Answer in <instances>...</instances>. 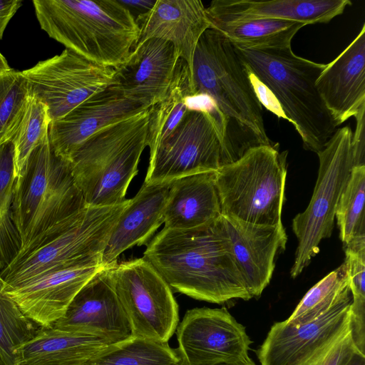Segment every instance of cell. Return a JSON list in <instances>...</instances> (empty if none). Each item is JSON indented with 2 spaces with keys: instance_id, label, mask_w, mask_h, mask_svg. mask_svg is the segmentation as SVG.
Segmentation results:
<instances>
[{
  "instance_id": "cell-1",
  "label": "cell",
  "mask_w": 365,
  "mask_h": 365,
  "mask_svg": "<svg viewBox=\"0 0 365 365\" xmlns=\"http://www.w3.org/2000/svg\"><path fill=\"white\" fill-rule=\"evenodd\" d=\"M174 292L222 304L250 296L232 254L221 215L195 228L163 227L143 252Z\"/></svg>"
},
{
  "instance_id": "cell-2",
  "label": "cell",
  "mask_w": 365,
  "mask_h": 365,
  "mask_svg": "<svg viewBox=\"0 0 365 365\" xmlns=\"http://www.w3.org/2000/svg\"><path fill=\"white\" fill-rule=\"evenodd\" d=\"M191 78L193 93L210 95L225 120L222 166L239 160L252 148L273 144L246 66L234 46L212 29H207L198 41Z\"/></svg>"
},
{
  "instance_id": "cell-3",
  "label": "cell",
  "mask_w": 365,
  "mask_h": 365,
  "mask_svg": "<svg viewBox=\"0 0 365 365\" xmlns=\"http://www.w3.org/2000/svg\"><path fill=\"white\" fill-rule=\"evenodd\" d=\"M41 29L66 48L114 68L136 45L140 29L118 0H34Z\"/></svg>"
},
{
  "instance_id": "cell-4",
  "label": "cell",
  "mask_w": 365,
  "mask_h": 365,
  "mask_svg": "<svg viewBox=\"0 0 365 365\" xmlns=\"http://www.w3.org/2000/svg\"><path fill=\"white\" fill-rule=\"evenodd\" d=\"M234 48L245 66L275 96L304 148L316 153L323 149L337 127L316 88L327 64L297 56L291 46Z\"/></svg>"
},
{
  "instance_id": "cell-5",
  "label": "cell",
  "mask_w": 365,
  "mask_h": 365,
  "mask_svg": "<svg viewBox=\"0 0 365 365\" xmlns=\"http://www.w3.org/2000/svg\"><path fill=\"white\" fill-rule=\"evenodd\" d=\"M148 109L101 128L72 155L71 173L86 206H113L126 200L148 146Z\"/></svg>"
},
{
  "instance_id": "cell-6",
  "label": "cell",
  "mask_w": 365,
  "mask_h": 365,
  "mask_svg": "<svg viewBox=\"0 0 365 365\" xmlns=\"http://www.w3.org/2000/svg\"><path fill=\"white\" fill-rule=\"evenodd\" d=\"M130 199L113 206H86L51 226L1 270L4 288L14 287L61 266L103 255Z\"/></svg>"
},
{
  "instance_id": "cell-7",
  "label": "cell",
  "mask_w": 365,
  "mask_h": 365,
  "mask_svg": "<svg viewBox=\"0 0 365 365\" xmlns=\"http://www.w3.org/2000/svg\"><path fill=\"white\" fill-rule=\"evenodd\" d=\"M85 207L69 161L55 153L48 135L15 179L12 217L21 247Z\"/></svg>"
},
{
  "instance_id": "cell-8",
  "label": "cell",
  "mask_w": 365,
  "mask_h": 365,
  "mask_svg": "<svg viewBox=\"0 0 365 365\" xmlns=\"http://www.w3.org/2000/svg\"><path fill=\"white\" fill-rule=\"evenodd\" d=\"M287 156L278 143L259 145L220 167L215 184L221 215L257 225H282Z\"/></svg>"
},
{
  "instance_id": "cell-9",
  "label": "cell",
  "mask_w": 365,
  "mask_h": 365,
  "mask_svg": "<svg viewBox=\"0 0 365 365\" xmlns=\"http://www.w3.org/2000/svg\"><path fill=\"white\" fill-rule=\"evenodd\" d=\"M352 135L349 126L336 129L317 153L319 167L311 200L292 223L298 241L290 271L292 278L298 277L319 252L321 241L331 235L336 207L354 166Z\"/></svg>"
},
{
  "instance_id": "cell-10",
  "label": "cell",
  "mask_w": 365,
  "mask_h": 365,
  "mask_svg": "<svg viewBox=\"0 0 365 365\" xmlns=\"http://www.w3.org/2000/svg\"><path fill=\"white\" fill-rule=\"evenodd\" d=\"M111 276L133 337L168 340L179 322V308L165 279L143 257L115 263Z\"/></svg>"
},
{
  "instance_id": "cell-11",
  "label": "cell",
  "mask_w": 365,
  "mask_h": 365,
  "mask_svg": "<svg viewBox=\"0 0 365 365\" xmlns=\"http://www.w3.org/2000/svg\"><path fill=\"white\" fill-rule=\"evenodd\" d=\"M21 73L28 81L31 95L47 107L52 121L115 84V69L65 48Z\"/></svg>"
},
{
  "instance_id": "cell-12",
  "label": "cell",
  "mask_w": 365,
  "mask_h": 365,
  "mask_svg": "<svg viewBox=\"0 0 365 365\" xmlns=\"http://www.w3.org/2000/svg\"><path fill=\"white\" fill-rule=\"evenodd\" d=\"M222 137L210 115L187 111L175 128L151 152L145 183L171 182L222 166Z\"/></svg>"
},
{
  "instance_id": "cell-13",
  "label": "cell",
  "mask_w": 365,
  "mask_h": 365,
  "mask_svg": "<svg viewBox=\"0 0 365 365\" xmlns=\"http://www.w3.org/2000/svg\"><path fill=\"white\" fill-rule=\"evenodd\" d=\"M177 348L186 365L245 363L251 341L225 308L187 310L176 329Z\"/></svg>"
},
{
  "instance_id": "cell-14",
  "label": "cell",
  "mask_w": 365,
  "mask_h": 365,
  "mask_svg": "<svg viewBox=\"0 0 365 365\" xmlns=\"http://www.w3.org/2000/svg\"><path fill=\"white\" fill-rule=\"evenodd\" d=\"M351 294L314 320L274 323L257 351L260 365H308L349 330Z\"/></svg>"
},
{
  "instance_id": "cell-15",
  "label": "cell",
  "mask_w": 365,
  "mask_h": 365,
  "mask_svg": "<svg viewBox=\"0 0 365 365\" xmlns=\"http://www.w3.org/2000/svg\"><path fill=\"white\" fill-rule=\"evenodd\" d=\"M105 266L102 255L65 264L2 292L40 327H51L81 289Z\"/></svg>"
},
{
  "instance_id": "cell-16",
  "label": "cell",
  "mask_w": 365,
  "mask_h": 365,
  "mask_svg": "<svg viewBox=\"0 0 365 365\" xmlns=\"http://www.w3.org/2000/svg\"><path fill=\"white\" fill-rule=\"evenodd\" d=\"M111 265L91 277L52 327L100 338L110 344L133 337L128 318L114 289Z\"/></svg>"
},
{
  "instance_id": "cell-17",
  "label": "cell",
  "mask_w": 365,
  "mask_h": 365,
  "mask_svg": "<svg viewBox=\"0 0 365 365\" xmlns=\"http://www.w3.org/2000/svg\"><path fill=\"white\" fill-rule=\"evenodd\" d=\"M145 109L148 108L125 97L120 88L113 84L64 116L52 120L48 128L51 145L57 155L69 161L95 133Z\"/></svg>"
},
{
  "instance_id": "cell-18",
  "label": "cell",
  "mask_w": 365,
  "mask_h": 365,
  "mask_svg": "<svg viewBox=\"0 0 365 365\" xmlns=\"http://www.w3.org/2000/svg\"><path fill=\"white\" fill-rule=\"evenodd\" d=\"M180 58L171 42L147 39L115 68V84L125 97L149 108L165 96Z\"/></svg>"
},
{
  "instance_id": "cell-19",
  "label": "cell",
  "mask_w": 365,
  "mask_h": 365,
  "mask_svg": "<svg viewBox=\"0 0 365 365\" xmlns=\"http://www.w3.org/2000/svg\"><path fill=\"white\" fill-rule=\"evenodd\" d=\"M221 218L247 289L252 298L258 297L272 277L277 253L285 249V230L283 225H257L222 215Z\"/></svg>"
},
{
  "instance_id": "cell-20",
  "label": "cell",
  "mask_w": 365,
  "mask_h": 365,
  "mask_svg": "<svg viewBox=\"0 0 365 365\" xmlns=\"http://www.w3.org/2000/svg\"><path fill=\"white\" fill-rule=\"evenodd\" d=\"M316 88L337 126L365 106V24L351 43L327 66Z\"/></svg>"
},
{
  "instance_id": "cell-21",
  "label": "cell",
  "mask_w": 365,
  "mask_h": 365,
  "mask_svg": "<svg viewBox=\"0 0 365 365\" xmlns=\"http://www.w3.org/2000/svg\"><path fill=\"white\" fill-rule=\"evenodd\" d=\"M135 21L140 33L135 46L151 38L171 42L190 71L198 41L210 27L206 8L200 0H156Z\"/></svg>"
},
{
  "instance_id": "cell-22",
  "label": "cell",
  "mask_w": 365,
  "mask_h": 365,
  "mask_svg": "<svg viewBox=\"0 0 365 365\" xmlns=\"http://www.w3.org/2000/svg\"><path fill=\"white\" fill-rule=\"evenodd\" d=\"M171 182H144L125 207L114 225L102 255L109 266L125 250L145 245L164 222Z\"/></svg>"
},
{
  "instance_id": "cell-23",
  "label": "cell",
  "mask_w": 365,
  "mask_h": 365,
  "mask_svg": "<svg viewBox=\"0 0 365 365\" xmlns=\"http://www.w3.org/2000/svg\"><path fill=\"white\" fill-rule=\"evenodd\" d=\"M349 0H215L206 8L209 21L276 19L303 24L328 23L343 14Z\"/></svg>"
},
{
  "instance_id": "cell-24",
  "label": "cell",
  "mask_w": 365,
  "mask_h": 365,
  "mask_svg": "<svg viewBox=\"0 0 365 365\" xmlns=\"http://www.w3.org/2000/svg\"><path fill=\"white\" fill-rule=\"evenodd\" d=\"M114 345L100 338L53 327H40L14 354L16 365H85Z\"/></svg>"
},
{
  "instance_id": "cell-25",
  "label": "cell",
  "mask_w": 365,
  "mask_h": 365,
  "mask_svg": "<svg viewBox=\"0 0 365 365\" xmlns=\"http://www.w3.org/2000/svg\"><path fill=\"white\" fill-rule=\"evenodd\" d=\"M215 172L196 173L172 181L164 227L192 229L210 223L221 215Z\"/></svg>"
},
{
  "instance_id": "cell-26",
  "label": "cell",
  "mask_w": 365,
  "mask_h": 365,
  "mask_svg": "<svg viewBox=\"0 0 365 365\" xmlns=\"http://www.w3.org/2000/svg\"><path fill=\"white\" fill-rule=\"evenodd\" d=\"M210 23V29L232 45L252 49L289 47L294 35L305 26L296 21L266 19Z\"/></svg>"
},
{
  "instance_id": "cell-27",
  "label": "cell",
  "mask_w": 365,
  "mask_h": 365,
  "mask_svg": "<svg viewBox=\"0 0 365 365\" xmlns=\"http://www.w3.org/2000/svg\"><path fill=\"white\" fill-rule=\"evenodd\" d=\"M192 93L190 68L180 58L165 96L148 109V146L150 152L181 121L187 112L184 98Z\"/></svg>"
},
{
  "instance_id": "cell-28",
  "label": "cell",
  "mask_w": 365,
  "mask_h": 365,
  "mask_svg": "<svg viewBox=\"0 0 365 365\" xmlns=\"http://www.w3.org/2000/svg\"><path fill=\"white\" fill-rule=\"evenodd\" d=\"M85 365H185V361L168 342L133 336Z\"/></svg>"
},
{
  "instance_id": "cell-29",
  "label": "cell",
  "mask_w": 365,
  "mask_h": 365,
  "mask_svg": "<svg viewBox=\"0 0 365 365\" xmlns=\"http://www.w3.org/2000/svg\"><path fill=\"white\" fill-rule=\"evenodd\" d=\"M14 178V148L11 141L0 146V269L6 267L19 253L21 240L12 217Z\"/></svg>"
},
{
  "instance_id": "cell-30",
  "label": "cell",
  "mask_w": 365,
  "mask_h": 365,
  "mask_svg": "<svg viewBox=\"0 0 365 365\" xmlns=\"http://www.w3.org/2000/svg\"><path fill=\"white\" fill-rule=\"evenodd\" d=\"M351 294L343 263L314 284L284 321L290 325H300L314 320Z\"/></svg>"
},
{
  "instance_id": "cell-31",
  "label": "cell",
  "mask_w": 365,
  "mask_h": 365,
  "mask_svg": "<svg viewBox=\"0 0 365 365\" xmlns=\"http://www.w3.org/2000/svg\"><path fill=\"white\" fill-rule=\"evenodd\" d=\"M30 95L28 81L21 71L11 68L0 53V146L12 139Z\"/></svg>"
},
{
  "instance_id": "cell-32",
  "label": "cell",
  "mask_w": 365,
  "mask_h": 365,
  "mask_svg": "<svg viewBox=\"0 0 365 365\" xmlns=\"http://www.w3.org/2000/svg\"><path fill=\"white\" fill-rule=\"evenodd\" d=\"M364 199L365 165L354 166L335 210L344 245L365 236Z\"/></svg>"
},
{
  "instance_id": "cell-33",
  "label": "cell",
  "mask_w": 365,
  "mask_h": 365,
  "mask_svg": "<svg viewBox=\"0 0 365 365\" xmlns=\"http://www.w3.org/2000/svg\"><path fill=\"white\" fill-rule=\"evenodd\" d=\"M51 122L47 107L30 95L24 115L11 140L14 148L15 179L22 173L33 150L48 135Z\"/></svg>"
},
{
  "instance_id": "cell-34",
  "label": "cell",
  "mask_w": 365,
  "mask_h": 365,
  "mask_svg": "<svg viewBox=\"0 0 365 365\" xmlns=\"http://www.w3.org/2000/svg\"><path fill=\"white\" fill-rule=\"evenodd\" d=\"M3 287L0 269V365H16L15 350L31 339L40 327L3 293Z\"/></svg>"
},
{
  "instance_id": "cell-35",
  "label": "cell",
  "mask_w": 365,
  "mask_h": 365,
  "mask_svg": "<svg viewBox=\"0 0 365 365\" xmlns=\"http://www.w3.org/2000/svg\"><path fill=\"white\" fill-rule=\"evenodd\" d=\"M356 349L350 329L325 349L308 365H341Z\"/></svg>"
},
{
  "instance_id": "cell-36",
  "label": "cell",
  "mask_w": 365,
  "mask_h": 365,
  "mask_svg": "<svg viewBox=\"0 0 365 365\" xmlns=\"http://www.w3.org/2000/svg\"><path fill=\"white\" fill-rule=\"evenodd\" d=\"M250 81L255 93L262 105L278 118L287 120V118L275 96L257 77L246 67Z\"/></svg>"
},
{
  "instance_id": "cell-37",
  "label": "cell",
  "mask_w": 365,
  "mask_h": 365,
  "mask_svg": "<svg viewBox=\"0 0 365 365\" xmlns=\"http://www.w3.org/2000/svg\"><path fill=\"white\" fill-rule=\"evenodd\" d=\"M365 106H363L356 115V125L352 135V151L354 166L365 165Z\"/></svg>"
},
{
  "instance_id": "cell-38",
  "label": "cell",
  "mask_w": 365,
  "mask_h": 365,
  "mask_svg": "<svg viewBox=\"0 0 365 365\" xmlns=\"http://www.w3.org/2000/svg\"><path fill=\"white\" fill-rule=\"evenodd\" d=\"M22 4L21 0H0V40L9 22Z\"/></svg>"
},
{
  "instance_id": "cell-39",
  "label": "cell",
  "mask_w": 365,
  "mask_h": 365,
  "mask_svg": "<svg viewBox=\"0 0 365 365\" xmlns=\"http://www.w3.org/2000/svg\"><path fill=\"white\" fill-rule=\"evenodd\" d=\"M133 15L135 20L148 12L155 5L156 0H118Z\"/></svg>"
},
{
  "instance_id": "cell-40",
  "label": "cell",
  "mask_w": 365,
  "mask_h": 365,
  "mask_svg": "<svg viewBox=\"0 0 365 365\" xmlns=\"http://www.w3.org/2000/svg\"><path fill=\"white\" fill-rule=\"evenodd\" d=\"M341 365H365V355L356 350Z\"/></svg>"
},
{
  "instance_id": "cell-41",
  "label": "cell",
  "mask_w": 365,
  "mask_h": 365,
  "mask_svg": "<svg viewBox=\"0 0 365 365\" xmlns=\"http://www.w3.org/2000/svg\"><path fill=\"white\" fill-rule=\"evenodd\" d=\"M185 365H186L185 364ZM220 365H256L255 362L250 359L249 361L242 364H220Z\"/></svg>"
}]
</instances>
